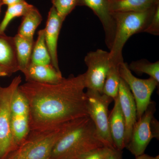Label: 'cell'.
<instances>
[{"mask_svg": "<svg viewBox=\"0 0 159 159\" xmlns=\"http://www.w3.org/2000/svg\"><path fill=\"white\" fill-rule=\"evenodd\" d=\"M23 17L17 34L27 39L34 41V32L42 20L41 15L34 6Z\"/></svg>", "mask_w": 159, "mask_h": 159, "instance_id": "17", "label": "cell"}, {"mask_svg": "<svg viewBox=\"0 0 159 159\" xmlns=\"http://www.w3.org/2000/svg\"><path fill=\"white\" fill-rule=\"evenodd\" d=\"M77 6L89 7L99 18L104 30L106 45L110 50L115 38L116 23L110 9L109 0H79Z\"/></svg>", "mask_w": 159, "mask_h": 159, "instance_id": "10", "label": "cell"}, {"mask_svg": "<svg viewBox=\"0 0 159 159\" xmlns=\"http://www.w3.org/2000/svg\"><path fill=\"white\" fill-rule=\"evenodd\" d=\"M87 109L104 146L115 148L109 128L108 107L114 100L107 95L87 89Z\"/></svg>", "mask_w": 159, "mask_h": 159, "instance_id": "6", "label": "cell"}, {"mask_svg": "<svg viewBox=\"0 0 159 159\" xmlns=\"http://www.w3.org/2000/svg\"><path fill=\"white\" fill-rule=\"evenodd\" d=\"M103 146L93 122L87 116L80 119L59 139L50 159H78L90 151Z\"/></svg>", "mask_w": 159, "mask_h": 159, "instance_id": "2", "label": "cell"}, {"mask_svg": "<svg viewBox=\"0 0 159 159\" xmlns=\"http://www.w3.org/2000/svg\"><path fill=\"white\" fill-rule=\"evenodd\" d=\"M156 8L142 12H112L116 30L109 51L111 66H119L124 62L122 50L125 43L134 34L144 32L150 24Z\"/></svg>", "mask_w": 159, "mask_h": 159, "instance_id": "4", "label": "cell"}, {"mask_svg": "<svg viewBox=\"0 0 159 159\" xmlns=\"http://www.w3.org/2000/svg\"><path fill=\"white\" fill-rule=\"evenodd\" d=\"M87 70L84 75L85 88L102 93L103 85L110 68L109 52L97 49L88 53L84 57Z\"/></svg>", "mask_w": 159, "mask_h": 159, "instance_id": "9", "label": "cell"}, {"mask_svg": "<svg viewBox=\"0 0 159 159\" xmlns=\"http://www.w3.org/2000/svg\"><path fill=\"white\" fill-rule=\"evenodd\" d=\"M119 71L120 77L127 84L133 94L136 105L137 120H139L150 104L152 95L159 83L151 77L142 79L135 77L127 63L120 64Z\"/></svg>", "mask_w": 159, "mask_h": 159, "instance_id": "8", "label": "cell"}, {"mask_svg": "<svg viewBox=\"0 0 159 159\" xmlns=\"http://www.w3.org/2000/svg\"><path fill=\"white\" fill-rule=\"evenodd\" d=\"M0 66L13 73L19 71L14 37L0 34Z\"/></svg>", "mask_w": 159, "mask_h": 159, "instance_id": "15", "label": "cell"}, {"mask_svg": "<svg viewBox=\"0 0 159 159\" xmlns=\"http://www.w3.org/2000/svg\"><path fill=\"white\" fill-rule=\"evenodd\" d=\"M34 6L25 1L15 5L8 6L5 16L0 24V34L5 33L10 22L16 17L23 16Z\"/></svg>", "mask_w": 159, "mask_h": 159, "instance_id": "22", "label": "cell"}, {"mask_svg": "<svg viewBox=\"0 0 159 159\" xmlns=\"http://www.w3.org/2000/svg\"><path fill=\"white\" fill-rule=\"evenodd\" d=\"M64 21L59 16L54 6L49 11L45 30V38L51 56V64L58 72H61L57 57V42L60 31Z\"/></svg>", "mask_w": 159, "mask_h": 159, "instance_id": "12", "label": "cell"}, {"mask_svg": "<svg viewBox=\"0 0 159 159\" xmlns=\"http://www.w3.org/2000/svg\"><path fill=\"white\" fill-rule=\"evenodd\" d=\"M84 74L57 84L26 81L19 90L28 100L30 130L54 127L89 116Z\"/></svg>", "mask_w": 159, "mask_h": 159, "instance_id": "1", "label": "cell"}, {"mask_svg": "<svg viewBox=\"0 0 159 159\" xmlns=\"http://www.w3.org/2000/svg\"><path fill=\"white\" fill-rule=\"evenodd\" d=\"M21 82V77L18 76L8 86L0 85V159H5L14 148L10 129L11 103Z\"/></svg>", "mask_w": 159, "mask_h": 159, "instance_id": "7", "label": "cell"}, {"mask_svg": "<svg viewBox=\"0 0 159 159\" xmlns=\"http://www.w3.org/2000/svg\"><path fill=\"white\" fill-rule=\"evenodd\" d=\"M14 39L19 71L22 72L31 62L34 42L18 34L14 36Z\"/></svg>", "mask_w": 159, "mask_h": 159, "instance_id": "18", "label": "cell"}, {"mask_svg": "<svg viewBox=\"0 0 159 159\" xmlns=\"http://www.w3.org/2000/svg\"><path fill=\"white\" fill-rule=\"evenodd\" d=\"M120 107L125 123V148L131 136L134 125L137 121V108L133 94L127 84L121 78L118 92Z\"/></svg>", "mask_w": 159, "mask_h": 159, "instance_id": "11", "label": "cell"}, {"mask_svg": "<svg viewBox=\"0 0 159 159\" xmlns=\"http://www.w3.org/2000/svg\"><path fill=\"white\" fill-rule=\"evenodd\" d=\"M144 32L154 35H159V5L157 7L150 24Z\"/></svg>", "mask_w": 159, "mask_h": 159, "instance_id": "26", "label": "cell"}, {"mask_svg": "<svg viewBox=\"0 0 159 159\" xmlns=\"http://www.w3.org/2000/svg\"><path fill=\"white\" fill-rule=\"evenodd\" d=\"M115 101L113 108L109 115V128L114 147L119 151L125 148V123L122 114L118 95Z\"/></svg>", "mask_w": 159, "mask_h": 159, "instance_id": "13", "label": "cell"}, {"mask_svg": "<svg viewBox=\"0 0 159 159\" xmlns=\"http://www.w3.org/2000/svg\"><path fill=\"white\" fill-rule=\"evenodd\" d=\"M80 119L51 128L30 130L25 140L4 159H50L57 141Z\"/></svg>", "mask_w": 159, "mask_h": 159, "instance_id": "3", "label": "cell"}, {"mask_svg": "<svg viewBox=\"0 0 159 159\" xmlns=\"http://www.w3.org/2000/svg\"><path fill=\"white\" fill-rule=\"evenodd\" d=\"M130 71H133L138 75L148 74L159 83V61L151 62L146 59H141L132 61L128 65Z\"/></svg>", "mask_w": 159, "mask_h": 159, "instance_id": "21", "label": "cell"}, {"mask_svg": "<svg viewBox=\"0 0 159 159\" xmlns=\"http://www.w3.org/2000/svg\"><path fill=\"white\" fill-rule=\"evenodd\" d=\"M10 129L14 149L25 140L30 132L29 116L11 114Z\"/></svg>", "mask_w": 159, "mask_h": 159, "instance_id": "19", "label": "cell"}, {"mask_svg": "<svg viewBox=\"0 0 159 159\" xmlns=\"http://www.w3.org/2000/svg\"><path fill=\"white\" fill-rule=\"evenodd\" d=\"M156 103L151 101L142 116L137 120L126 148L135 157L143 154L153 139H159V123L154 117Z\"/></svg>", "mask_w": 159, "mask_h": 159, "instance_id": "5", "label": "cell"}, {"mask_svg": "<svg viewBox=\"0 0 159 159\" xmlns=\"http://www.w3.org/2000/svg\"><path fill=\"white\" fill-rule=\"evenodd\" d=\"M119 66H111L103 85L102 93L114 99L118 95L120 77Z\"/></svg>", "mask_w": 159, "mask_h": 159, "instance_id": "23", "label": "cell"}, {"mask_svg": "<svg viewBox=\"0 0 159 159\" xmlns=\"http://www.w3.org/2000/svg\"><path fill=\"white\" fill-rule=\"evenodd\" d=\"M22 73L26 81L40 83L57 84L64 79L61 72H58L52 64L36 65L30 62Z\"/></svg>", "mask_w": 159, "mask_h": 159, "instance_id": "14", "label": "cell"}, {"mask_svg": "<svg viewBox=\"0 0 159 159\" xmlns=\"http://www.w3.org/2000/svg\"><path fill=\"white\" fill-rule=\"evenodd\" d=\"M79 0H51L53 6L63 20L78 5Z\"/></svg>", "mask_w": 159, "mask_h": 159, "instance_id": "25", "label": "cell"}, {"mask_svg": "<svg viewBox=\"0 0 159 159\" xmlns=\"http://www.w3.org/2000/svg\"><path fill=\"white\" fill-rule=\"evenodd\" d=\"M31 62L36 65L51 64V56L46 43L44 29L38 32L37 40L34 43L32 49Z\"/></svg>", "mask_w": 159, "mask_h": 159, "instance_id": "20", "label": "cell"}, {"mask_svg": "<svg viewBox=\"0 0 159 159\" xmlns=\"http://www.w3.org/2000/svg\"><path fill=\"white\" fill-rule=\"evenodd\" d=\"M13 74L11 70L0 66V77H9Z\"/></svg>", "mask_w": 159, "mask_h": 159, "instance_id": "29", "label": "cell"}, {"mask_svg": "<svg viewBox=\"0 0 159 159\" xmlns=\"http://www.w3.org/2000/svg\"><path fill=\"white\" fill-rule=\"evenodd\" d=\"M25 0H2V3L3 5H7V6L15 5L18 3L25 2Z\"/></svg>", "mask_w": 159, "mask_h": 159, "instance_id": "30", "label": "cell"}, {"mask_svg": "<svg viewBox=\"0 0 159 159\" xmlns=\"http://www.w3.org/2000/svg\"><path fill=\"white\" fill-rule=\"evenodd\" d=\"M122 151L108 147L105 159H122Z\"/></svg>", "mask_w": 159, "mask_h": 159, "instance_id": "28", "label": "cell"}, {"mask_svg": "<svg viewBox=\"0 0 159 159\" xmlns=\"http://www.w3.org/2000/svg\"><path fill=\"white\" fill-rule=\"evenodd\" d=\"M107 148L103 146L95 148L83 155L78 159H105Z\"/></svg>", "mask_w": 159, "mask_h": 159, "instance_id": "27", "label": "cell"}, {"mask_svg": "<svg viewBox=\"0 0 159 159\" xmlns=\"http://www.w3.org/2000/svg\"><path fill=\"white\" fill-rule=\"evenodd\" d=\"M136 159H159V156H157L156 157H152L148 155L143 154L139 156L136 157Z\"/></svg>", "mask_w": 159, "mask_h": 159, "instance_id": "31", "label": "cell"}, {"mask_svg": "<svg viewBox=\"0 0 159 159\" xmlns=\"http://www.w3.org/2000/svg\"><path fill=\"white\" fill-rule=\"evenodd\" d=\"M11 113L16 116H29L30 108L28 100L19 90L15 93L11 103Z\"/></svg>", "mask_w": 159, "mask_h": 159, "instance_id": "24", "label": "cell"}, {"mask_svg": "<svg viewBox=\"0 0 159 159\" xmlns=\"http://www.w3.org/2000/svg\"><path fill=\"white\" fill-rule=\"evenodd\" d=\"M2 5L3 4L2 3V0H0V13H1V8H2Z\"/></svg>", "mask_w": 159, "mask_h": 159, "instance_id": "32", "label": "cell"}, {"mask_svg": "<svg viewBox=\"0 0 159 159\" xmlns=\"http://www.w3.org/2000/svg\"><path fill=\"white\" fill-rule=\"evenodd\" d=\"M112 12H142L156 8L159 0H109Z\"/></svg>", "mask_w": 159, "mask_h": 159, "instance_id": "16", "label": "cell"}]
</instances>
